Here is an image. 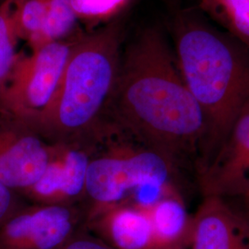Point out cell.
<instances>
[{
    "label": "cell",
    "mask_w": 249,
    "mask_h": 249,
    "mask_svg": "<svg viewBox=\"0 0 249 249\" xmlns=\"http://www.w3.org/2000/svg\"><path fill=\"white\" fill-rule=\"evenodd\" d=\"M106 112L117 126L176 167L196 169L204 116L159 30H143L126 46Z\"/></svg>",
    "instance_id": "6da1fadb"
},
{
    "label": "cell",
    "mask_w": 249,
    "mask_h": 249,
    "mask_svg": "<svg viewBox=\"0 0 249 249\" xmlns=\"http://www.w3.org/2000/svg\"><path fill=\"white\" fill-rule=\"evenodd\" d=\"M174 36L180 71L204 116L196 173L212 160L249 101V49L193 11L178 15Z\"/></svg>",
    "instance_id": "7a4b0ae2"
},
{
    "label": "cell",
    "mask_w": 249,
    "mask_h": 249,
    "mask_svg": "<svg viewBox=\"0 0 249 249\" xmlns=\"http://www.w3.org/2000/svg\"><path fill=\"white\" fill-rule=\"evenodd\" d=\"M121 41L122 29L116 21L76 42L53 99L30 125L58 141L92 129L116 83Z\"/></svg>",
    "instance_id": "3957f363"
},
{
    "label": "cell",
    "mask_w": 249,
    "mask_h": 249,
    "mask_svg": "<svg viewBox=\"0 0 249 249\" xmlns=\"http://www.w3.org/2000/svg\"><path fill=\"white\" fill-rule=\"evenodd\" d=\"M176 167L160 153L139 143L117 145L98 157L90 158L85 192L94 202L89 218L122 203L131 192L152 188L158 193L173 187Z\"/></svg>",
    "instance_id": "277c9868"
},
{
    "label": "cell",
    "mask_w": 249,
    "mask_h": 249,
    "mask_svg": "<svg viewBox=\"0 0 249 249\" xmlns=\"http://www.w3.org/2000/svg\"><path fill=\"white\" fill-rule=\"evenodd\" d=\"M76 42L44 45L30 54L18 53L0 96V108L26 121L36 120L56 91Z\"/></svg>",
    "instance_id": "5b68a950"
},
{
    "label": "cell",
    "mask_w": 249,
    "mask_h": 249,
    "mask_svg": "<svg viewBox=\"0 0 249 249\" xmlns=\"http://www.w3.org/2000/svg\"><path fill=\"white\" fill-rule=\"evenodd\" d=\"M196 179L202 197L249 201V101Z\"/></svg>",
    "instance_id": "8992f818"
},
{
    "label": "cell",
    "mask_w": 249,
    "mask_h": 249,
    "mask_svg": "<svg viewBox=\"0 0 249 249\" xmlns=\"http://www.w3.org/2000/svg\"><path fill=\"white\" fill-rule=\"evenodd\" d=\"M49 144L23 119L0 108V182L25 191L44 174Z\"/></svg>",
    "instance_id": "52a82bcc"
},
{
    "label": "cell",
    "mask_w": 249,
    "mask_h": 249,
    "mask_svg": "<svg viewBox=\"0 0 249 249\" xmlns=\"http://www.w3.org/2000/svg\"><path fill=\"white\" fill-rule=\"evenodd\" d=\"M76 215L65 205L18 210L0 227V249H58L75 237Z\"/></svg>",
    "instance_id": "ba28073f"
},
{
    "label": "cell",
    "mask_w": 249,
    "mask_h": 249,
    "mask_svg": "<svg viewBox=\"0 0 249 249\" xmlns=\"http://www.w3.org/2000/svg\"><path fill=\"white\" fill-rule=\"evenodd\" d=\"M90 158L71 141L49 144V160L42 177L24 192L40 205H65L85 192Z\"/></svg>",
    "instance_id": "9c48e42d"
},
{
    "label": "cell",
    "mask_w": 249,
    "mask_h": 249,
    "mask_svg": "<svg viewBox=\"0 0 249 249\" xmlns=\"http://www.w3.org/2000/svg\"><path fill=\"white\" fill-rule=\"evenodd\" d=\"M189 249H249V217L232 201L202 197Z\"/></svg>",
    "instance_id": "30bf717a"
},
{
    "label": "cell",
    "mask_w": 249,
    "mask_h": 249,
    "mask_svg": "<svg viewBox=\"0 0 249 249\" xmlns=\"http://www.w3.org/2000/svg\"><path fill=\"white\" fill-rule=\"evenodd\" d=\"M89 223L114 249H158L142 202L111 206L89 218Z\"/></svg>",
    "instance_id": "8fae6325"
},
{
    "label": "cell",
    "mask_w": 249,
    "mask_h": 249,
    "mask_svg": "<svg viewBox=\"0 0 249 249\" xmlns=\"http://www.w3.org/2000/svg\"><path fill=\"white\" fill-rule=\"evenodd\" d=\"M150 218L158 249H189L194 214H190L180 193L169 187L154 199L142 202Z\"/></svg>",
    "instance_id": "7c38bea8"
},
{
    "label": "cell",
    "mask_w": 249,
    "mask_h": 249,
    "mask_svg": "<svg viewBox=\"0 0 249 249\" xmlns=\"http://www.w3.org/2000/svg\"><path fill=\"white\" fill-rule=\"evenodd\" d=\"M198 8L249 49V0H198Z\"/></svg>",
    "instance_id": "4fadbf2b"
},
{
    "label": "cell",
    "mask_w": 249,
    "mask_h": 249,
    "mask_svg": "<svg viewBox=\"0 0 249 249\" xmlns=\"http://www.w3.org/2000/svg\"><path fill=\"white\" fill-rule=\"evenodd\" d=\"M77 19L71 0H49L44 26L32 50L53 42L66 40L71 34Z\"/></svg>",
    "instance_id": "5bb4252c"
},
{
    "label": "cell",
    "mask_w": 249,
    "mask_h": 249,
    "mask_svg": "<svg viewBox=\"0 0 249 249\" xmlns=\"http://www.w3.org/2000/svg\"><path fill=\"white\" fill-rule=\"evenodd\" d=\"M49 0H12L13 19L18 39L36 45L44 26Z\"/></svg>",
    "instance_id": "9a60e30c"
},
{
    "label": "cell",
    "mask_w": 249,
    "mask_h": 249,
    "mask_svg": "<svg viewBox=\"0 0 249 249\" xmlns=\"http://www.w3.org/2000/svg\"><path fill=\"white\" fill-rule=\"evenodd\" d=\"M18 40L13 19L12 0H0V81L2 87L9 79L17 59Z\"/></svg>",
    "instance_id": "2e32d148"
},
{
    "label": "cell",
    "mask_w": 249,
    "mask_h": 249,
    "mask_svg": "<svg viewBox=\"0 0 249 249\" xmlns=\"http://www.w3.org/2000/svg\"><path fill=\"white\" fill-rule=\"evenodd\" d=\"M129 0H71L78 18L97 20L114 15Z\"/></svg>",
    "instance_id": "e0dca14e"
},
{
    "label": "cell",
    "mask_w": 249,
    "mask_h": 249,
    "mask_svg": "<svg viewBox=\"0 0 249 249\" xmlns=\"http://www.w3.org/2000/svg\"><path fill=\"white\" fill-rule=\"evenodd\" d=\"M18 210L13 190L0 182V227Z\"/></svg>",
    "instance_id": "ac0fdd59"
},
{
    "label": "cell",
    "mask_w": 249,
    "mask_h": 249,
    "mask_svg": "<svg viewBox=\"0 0 249 249\" xmlns=\"http://www.w3.org/2000/svg\"><path fill=\"white\" fill-rule=\"evenodd\" d=\"M58 249H114L104 241L89 237H73Z\"/></svg>",
    "instance_id": "d6986e66"
},
{
    "label": "cell",
    "mask_w": 249,
    "mask_h": 249,
    "mask_svg": "<svg viewBox=\"0 0 249 249\" xmlns=\"http://www.w3.org/2000/svg\"><path fill=\"white\" fill-rule=\"evenodd\" d=\"M239 207L242 209V211L245 213V214L249 217V201H245V202H237Z\"/></svg>",
    "instance_id": "ffe728a7"
},
{
    "label": "cell",
    "mask_w": 249,
    "mask_h": 249,
    "mask_svg": "<svg viewBox=\"0 0 249 249\" xmlns=\"http://www.w3.org/2000/svg\"><path fill=\"white\" fill-rule=\"evenodd\" d=\"M2 89H3V87H2V83H1V81H0V96H1V92H2Z\"/></svg>",
    "instance_id": "44dd1931"
}]
</instances>
